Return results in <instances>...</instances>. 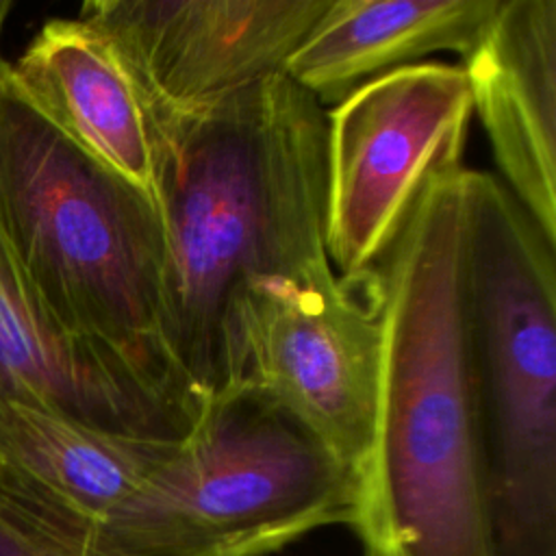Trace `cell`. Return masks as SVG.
Masks as SVG:
<instances>
[{"mask_svg": "<svg viewBox=\"0 0 556 556\" xmlns=\"http://www.w3.org/2000/svg\"><path fill=\"white\" fill-rule=\"evenodd\" d=\"M324 146L326 106L285 72L172 132L159 341L202 400L226 389L232 313L248 285L330 265Z\"/></svg>", "mask_w": 556, "mask_h": 556, "instance_id": "6da1fadb", "label": "cell"}, {"mask_svg": "<svg viewBox=\"0 0 556 556\" xmlns=\"http://www.w3.org/2000/svg\"><path fill=\"white\" fill-rule=\"evenodd\" d=\"M13 9V2L11 0H0V39H2V30H4V24L9 20V13ZM7 67H9V61L2 56V50H0V80L2 76L7 74Z\"/></svg>", "mask_w": 556, "mask_h": 556, "instance_id": "9a60e30c", "label": "cell"}, {"mask_svg": "<svg viewBox=\"0 0 556 556\" xmlns=\"http://www.w3.org/2000/svg\"><path fill=\"white\" fill-rule=\"evenodd\" d=\"M471 117L465 74L445 61L387 72L326 109L324 239L341 280L361 287L426 182L465 161Z\"/></svg>", "mask_w": 556, "mask_h": 556, "instance_id": "8992f818", "label": "cell"}, {"mask_svg": "<svg viewBox=\"0 0 556 556\" xmlns=\"http://www.w3.org/2000/svg\"><path fill=\"white\" fill-rule=\"evenodd\" d=\"M460 70L497 178L556 245V0H500Z\"/></svg>", "mask_w": 556, "mask_h": 556, "instance_id": "8fae6325", "label": "cell"}, {"mask_svg": "<svg viewBox=\"0 0 556 556\" xmlns=\"http://www.w3.org/2000/svg\"><path fill=\"white\" fill-rule=\"evenodd\" d=\"M378 371L376 311L365 289L341 280L332 265L258 278L241 293L226 389L243 382L271 395L354 478L374 437Z\"/></svg>", "mask_w": 556, "mask_h": 556, "instance_id": "52a82bcc", "label": "cell"}, {"mask_svg": "<svg viewBox=\"0 0 556 556\" xmlns=\"http://www.w3.org/2000/svg\"><path fill=\"white\" fill-rule=\"evenodd\" d=\"M0 556H115L98 552L35 519L0 493Z\"/></svg>", "mask_w": 556, "mask_h": 556, "instance_id": "5bb4252c", "label": "cell"}, {"mask_svg": "<svg viewBox=\"0 0 556 556\" xmlns=\"http://www.w3.org/2000/svg\"><path fill=\"white\" fill-rule=\"evenodd\" d=\"M0 230L67 332L180 378L159 341L161 208L67 141L7 74L0 80Z\"/></svg>", "mask_w": 556, "mask_h": 556, "instance_id": "3957f363", "label": "cell"}, {"mask_svg": "<svg viewBox=\"0 0 556 556\" xmlns=\"http://www.w3.org/2000/svg\"><path fill=\"white\" fill-rule=\"evenodd\" d=\"M356 478L293 413L252 384L204 400L132 506L137 556H267L348 523Z\"/></svg>", "mask_w": 556, "mask_h": 556, "instance_id": "5b68a950", "label": "cell"}, {"mask_svg": "<svg viewBox=\"0 0 556 556\" xmlns=\"http://www.w3.org/2000/svg\"><path fill=\"white\" fill-rule=\"evenodd\" d=\"M330 0H89L102 35L148 104L163 156L174 128L280 74ZM165 172V169H163Z\"/></svg>", "mask_w": 556, "mask_h": 556, "instance_id": "ba28073f", "label": "cell"}, {"mask_svg": "<svg viewBox=\"0 0 556 556\" xmlns=\"http://www.w3.org/2000/svg\"><path fill=\"white\" fill-rule=\"evenodd\" d=\"M7 78L67 141L161 208L165 156L154 117L98 30L80 17L46 22L9 61Z\"/></svg>", "mask_w": 556, "mask_h": 556, "instance_id": "7c38bea8", "label": "cell"}, {"mask_svg": "<svg viewBox=\"0 0 556 556\" xmlns=\"http://www.w3.org/2000/svg\"><path fill=\"white\" fill-rule=\"evenodd\" d=\"M0 400L156 443L185 441L204 406L180 378L67 332L26 280L2 230Z\"/></svg>", "mask_w": 556, "mask_h": 556, "instance_id": "9c48e42d", "label": "cell"}, {"mask_svg": "<svg viewBox=\"0 0 556 556\" xmlns=\"http://www.w3.org/2000/svg\"><path fill=\"white\" fill-rule=\"evenodd\" d=\"M497 7L500 0H330L282 72L328 109L428 54L463 59Z\"/></svg>", "mask_w": 556, "mask_h": 556, "instance_id": "4fadbf2b", "label": "cell"}, {"mask_svg": "<svg viewBox=\"0 0 556 556\" xmlns=\"http://www.w3.org/2000/svg\"><path fill=\"white\" fill-rule=\"evenodd\" d=\"M469 174L460 161L426 182L361 285L380 326V371L354 515L417 541H447L491 517L467 285Z\"/></svg>", "mask_w": 556, "mask_h": 556, "instance_id": "7a4b0ae2", "label": "cell"}, {"mask_svg": "<svg viewBox=\"0 0 556 556\" xmlns=\"http://www.w3.org/2000/svg\"><path fill=\"white\" fill-rule=\"evenodd\" d=\"M174 445L0 400V493L98 552L135 556L119 541L122 528Z\"/></svg>", "mask_w": 556, "mask_h": 556, "instance_id": "30bf717a", "label": "cell"}, {"mask_svg": "<svg viewBox=\"0 0 556 556\" xmlns=\"http://www.w3.org/2000/svg\"><path fill=\"white\" fill-rule=\"evenodd\" d=\"M467 285L497 556H556V245L473 167Z\"/></svg>", "mask_w": 556, "mask_h": 556, "instance_id": "277c9868", "label": "cell"}]
</instances>
